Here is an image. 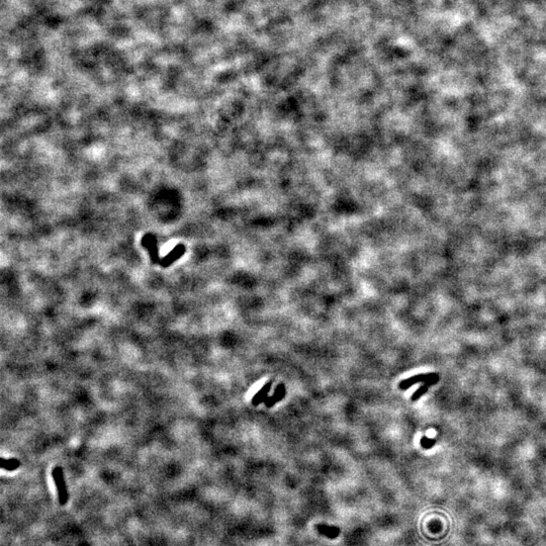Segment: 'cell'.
<instances>
[{"mask_svg": "<svg viewBox=\"0 0 546 546\" xmlns=\"http://www.w3.org/2000/svg\"><path fill=\"white\" fill-rule=\"evenodd\" d=\"M52 475H53L54 483H55L57 491H58L59 502H60L61 505H65L66 503L68 502L69 495H68L67 487H66V482L64 479V473H63L62 468L61 467L54 468V469L52 471Z\"/></svg>", "mask_w": 546, "mask_h": 546, "instance_id": "obj_1", "label": "cell"}, {"mask_svg": "<svg viewBox=\"0 0 546 546\" xmlns=\"http://www.w3.org/2000/svg\"><path fill=\"white\" fill-rule=\"evenodd\" d=\"M434 378H438V375L436 373H427V374H418L415 376H412L409 377L407 379L402 380L399 385V388L402 390H406L408 389H410L412 386L416 385L418 383H426L429 382V380L434 379Z\"/></svg>", "mask_w": 546, "mask_h": 546, "instance_id": "obj_2", "label": "cell"}, {"mask_svg": "<svg viewBox=\"0 0 546 546\" xmlns=\"http://www.w3.org/2000/svg\"><path fill=\"white\" fill-rule=\"evenodd\" d=\"M285 396H286V386L284 384H279L276 387L273 394L271 396H268L266 401L264 402V404H265L267 408H272L276 403L283 400Z\"/></svg>", "mask_w": 546, "mask_h": 546, "instance_id": "obj_3", "label": "cell"}, {"mask_svg": "<svg viewBox=\"0 0 546 546\" xmlns=\"http://www.w3.org/2000/svg\"><path fill=\"white\" fill-rule=\"evenodd\" d=\"M271 387H272V383H271V382L264 385V386L262 387V389H261L258 392H256V394L253 396V399H252V405L255 406V407H257V406L260 405L261 403L265 402L266 399L268 398V393H269V391H270V390H271Z\"/></svg>", "mask_w": 546, "mask_h": 546, "instance_id": "obj_4", "label": "cell"}, {"mask_svg": "<svg viewBox=\"0 0 546 546\" xmlns=\"http://www.w3.org/2000/svg\"><path fill=\"white\" fill-rule=\"evenodd\" d=\"M436 383H438V378H434V379L429 380V382H426V383H425V384H424L423 386H421V387H420V388H419V389H418V390H416L415 392H414V393H413L412 398H411V399H412V401H413V402L418 401V400H419V399L421 398V396H422V395H423L424 393H426V392H427V390H428L429 387H430V386H433V385H435Z\"/></svg>", "mask_w": 546, "mask_h": 546, "instance_id": "obj_5", "label": "cell"}, {"mask_svg": "<svg viewBox=\"0 0 546 546\" xmlns=\"http://www.w3.org/2000/svg\"><path fill=\"white\" fill-rule=\"evenodd\" d=\"M21 467V461L16 458H1V468L7 471H13Z\"/></svg>", "mask_w": 546, "mask_h": 546, "instance_id": "obj_6", "label": "cell"}, {"mask_svg": "<svg viewBox=\"0 0 546 546\" xmlns=\"http://www.w3.org/2000/svg\"><path fill=\"white\" fill-rule=\"evenodd\" d=\"M420 443H421V445H422V447H423V448L429 449V448H432V447H433V445H434V443H435V440H433V439H429L428 437L424 436V437L421 439Z\"/></svg>", "mask_w": 546, "mask_h": 546, "instance_id": "obj_7", "label": "cell"}]
</instances>
